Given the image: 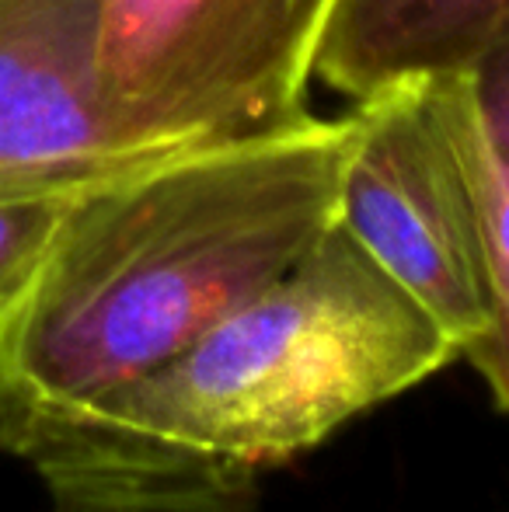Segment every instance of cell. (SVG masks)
Segmentation results:
<instances>
[{
    "instance_id": "obj_2",
    "label": "cell",
    "mask_w": 509,
    "mask_h": 512,
    "mask_svg": "<svg viewBox=\"0 0 509 512\" xmlns=\"http://www.w3.org/2000/svg\"><path fill=\"white\" fill-rule=\"evenodd\" d=\"M461 359L339 227L25 464L53 512H252L262 478Z\"/></svg>"
},
{
    "instance_id": "obj_1",
    "label": "cell",
    "mask_w": 509,
    "mask_h": 512,
    "mask_svg": "<svg viewBox=\"0 0 509 512\" xmlns=\"http://www.w3.org/2000/svg\"><path fill=\"white\" fill-rule=\"evenodd\" d=\"M353 115L178 150L91 189L0 317V453L25 460L161 370L339 220Z\"/></svg>"
},
{
    "instance_id": "obj_7",
    "label": "cell",
    "mask_w": 509,
    "mask_h": 512,
    "mask_svg": "<svg viewBox=\"0 0 509 512\" xmlns=\"http://www.w3.org/2000/svg\"><path fill=\"white\" fill-rule=\"evenodd\" d=\"M468 185L482 237L492 317L464 352L492 401L509 411V35L475 63L422 81Z\"/></svg>"
},
{
    "instance_id": "obj_6",
    "label": "cell",
    "mask_w": 509,
    "mask_h": 512,
    "mask_svg": "<svg viewBox=\"0 0 509 512\" xmlns=\"http://www.w3.org/2000/svg\"><path fill=\"white\" fill-rule=\"evenodd\" d=\"M506 35L509 0H335L314 77L360 102L468 67Z\"/></svg>"
},
{
    "instance_id": "obj_4",
    "label": "cell",
    "mask_w": 509,
    "mask_h": 512,
    "mask_svg": "<svg viewBox=\"0 0 509 512\" xmlns=\"http://www.w3.org/2000/svg\"><path fill=\"white\" fill-rule=\"evenodd\" d=\"M339 182V227L461 349L492 317L468 185L422 81L360 98Z\"/></svg>"
},
{
    "instance_id": "obj_3",
    "label": "cell",
    "mask_w": 509,
    "mask_h": 512,
    "mask_svg": "<svg viewBox=\"0 0 509 512\" xmlns=\"http://www.w3.org/2000/svg\"><path fill=\"white\" fill-rule=\"evenodd\" d=\"M335 0H95L98 95L126 143L206 147L307 115Z\"/></svg>"
},
{
    "instance_id": "obj_5",
    "label": "cell",
    "mask_w": 509,
    "mask_h": 512,
    "mask_svg": "<svg viewBox=\"0 0 509 512\" xmlns=\"http://www.w3.org/2000/svg\"><path fill=\"white\" fill-rule=\"evenodd\" d=\"M164 157L105 115L95 0H0V199L91 192Z\"/></svg>"
},
{
    "instance_id": "obj_8",
    "label": "cell",
    "mask_w": 509,
    "mask_h": 512,
    "mask_svg": "<svg viewBox=\"0 0 509 512\" xmlns=\"http://www.w3.org/2000/svg\"><path fill=\"white\" fill-rule=\"evenodd\" d=\"M81 196L84 192H39L0 199V317L28 297Z\"/></svg>"
}]
</instances>
